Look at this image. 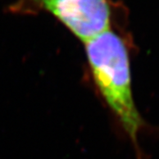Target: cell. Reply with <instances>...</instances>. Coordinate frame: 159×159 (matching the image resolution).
<instances>
[{
  "mask_svg": "<svg viewBox=\"0 0 159 159\" xmlns=\"http://www.w3.org/2000/svg\"><path fill=\"white\" fill-rule=\"evenodd\" d=\"M101 96L134 143L143 121L134 100L130 59L124 39L110 29L83 43Z\"/></svg>",
  "mask_w": 159,
  "mask_h": 159,
  "instance_id": "obj_1",
  "label": "cell"
},
{
  "mask_svg": "<svg viewBox=\"0 0 159 159\" xmlns=\"http://www.w3.org/2000/svg\"><path fill=\"white\" fill-rule=\"evenodd\" d=\"M9 10L20 14L48 12L83 43L111 24L109 0H16Z\"/></svg>",
  "mask_w": 159,
  "mask_h": 159,
  "instance_id": "obj_2",
  "label": "cell"
}]
</instances>
